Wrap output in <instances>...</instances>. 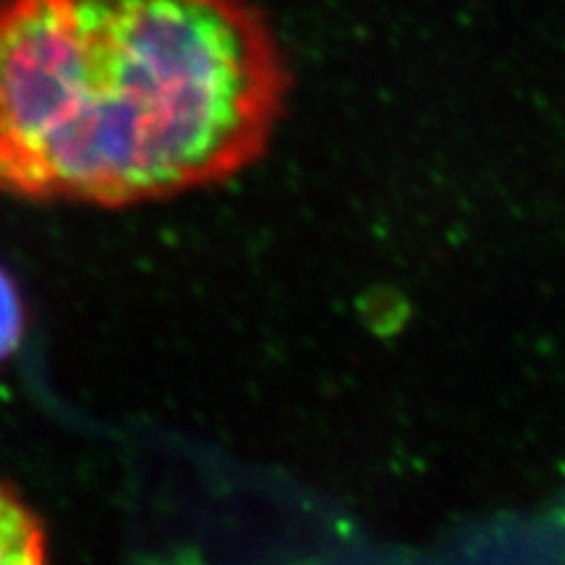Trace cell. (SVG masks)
<instances>
[{"label": "cell", "mask_w": 565, "mask_h": 565, "mask_svg": "<svg viewBox=\"0 0 565 565\" xmlns=\"http://www.w3.org/2000/svg\"><path fill=\"white\" fill-rule=\"evenodd\" d=\"M21 338H24V303L11 275L0 270V364L17 353Z\"/></svg>", "instance_id": "cell-3"}, {"label": "cell", "mask_w": 565, "mask_h": 565, "mask_svg": "<svg viewBox=\"0 0 565 565\" xmlns=\"http://www.w3.org/2000/svg\"><path fill=\"white\" fill-rule=\"evenodd\" d=\"M291 89L252 0H0V194L124 207L270 147Z\"/></svg>", "instance_id": "cell-1"}, {"label": "cell", "mask_w": 565, "mask_h": 565, "mask_svg": "<svg viewBox=\"0 0 565 565\" xmlns=\"http://www.w3.org/2000/svg\"><path fill=\"white\" fill-rule=\"evenodd\" d=\"M0 565H47V540L38 513L0 482Z\"/></svg>", "instance_id": "cell-2"}]
</instances>
